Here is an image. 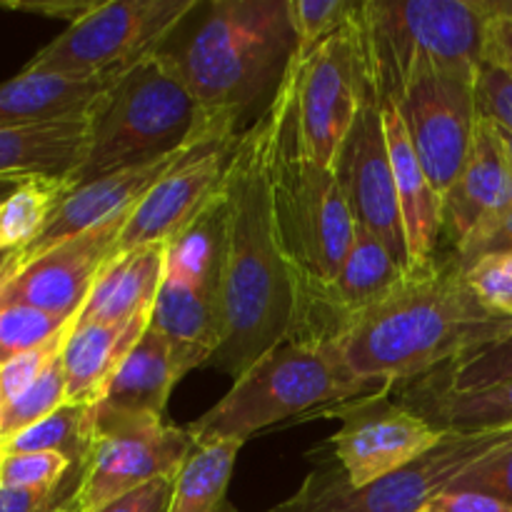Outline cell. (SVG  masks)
<instances>
[{"mask_svg":"<svg viewBox=\"0 0 512 512\" xmlns=\"http://www.w3.org/2000/svg\"><path fill=\"white\" fill-rule=\"evenodd\" d=\"M358 3L350 0H288L290 25L295 35V58H305L318 45L348 25Z\"/></svg>","mask_w":512,"mask_h":512,"instance_id":"836d02e7","label":"cell"},{"mask_svg":"<svg viewBox=\"0 0 512 512\" xmlns=\"http://www.w3.org/2000/svg\"><path fill=\"white\" fill-rule=\"evenodd\" d=\"M420 512H512V505L473 490H445Z\"/></svg>","mask_w":512,"mask_h":512,"instance_id":"7bdbcfd3","label":"cell"},{"mask_svg":"<svg viewBox=\"0 0 512 512\" xmlns=\"http://www.w3.org/2000/svg\"><path fill=\"white\" fill-rule=\"evenodd\" d=\"M25 180H28V178H25ZM20 183H23V180H18V178H0V200L8 198V195L13 193V190L18 188Z\"/></svg>","mask_w":512,"mask_h":512,"instance_id":"bcb514c9","label":"cell"},{"mask_svg":"<svg viewBox=\"0 0 512 512\" xmlns=\"http://www.w3.org/2000/svg\"><path fill=\"white\" fill-rule=\"evenodd\" d=\"M185 375L170 340L150 323L93 405L113 413L165 418L170 393Z\"/></svg>","mask_w":512,"mask_h":512,"instance_id":"7402d4cb","label":"cell"},{"mask_svg":"<svg viewBox=\"0 0 512 512\" xmlns=\"http://www.w3.org/2000/svg\"><path fill=\"white\" fill-rule=\"evenodd\" d=\"M73 320L75 318H60V315L30 308V305L0 308V365L43 345Z\"/></svg>","mask_w":512,"mask_h":512,"instance_id":"e575fe53","label":"cell"},{"mask_svg":"<svg viewBox=\"0 0 512 512\" xmlns=\"http://www.w3.org/2000/svg\"><path fill=\"white\" fill-rule=\"evenodd\" d=\"M463 275L485 308L512 318V250L480 255L463 265Z\"/></svg>","mask_w":512,"mask_h":512,"instance_id":"d590c367","label":"cell"},{"mask_svg":"<svg viewBox=\"0 0 512 512\" xmlns=\"http://www.w3.org/2000/svg\"><path fill=\"white\" fill-rule=\"evenodd\" d=\"M95 443L93 405L65 403L48 418L23 430L8 443L0 445V455L18 453H60L75 465L85 468Z\"/></svg>","mask_w":512,"mask_h":512,"instance_id":"f546056e","label":"cell"},{"mask_svg":"<svg viewBox=\"0 0 512 512\" xmlns=\"http://www.w3.org/2000/svg\"><path fill=\"white\" fill-rule=\"evenodd\" d=\"M495 130H498V138H500V143H503V150H505V155H508V163L512 168V133H508L505 128H500V125H495Z\"/></svg>","mask_w":512,"mask_h":512,"instance_id":"f6af8a7d","label":"cell"},{"mask_svg":"<svg viewBox=\"0 0 512 512\" xmlns=\"http://www.w3.org/2000/svg\"><path fill=\"white\" fill-rule=\"evenodd\" d=\"M65 403H68V383H65L63 360L58 358L28 390L0 405V445L33 428Z\"/></svg>","mask_w":512,"mask_h":512,"instance_id":"d6a6232c","label":"cell"},{"mask_svg":"<svg viewBox=\"0 0 512 512\" xmlns=\"http://www.w3.org/2000/svg\"><path fill=\"white\" fill-rule=\"evenodd\" d=\"M173 483L175 478L155 480V483L133 490V493L125 495V498L105 505V508L98 512H168L170 495H173Z\"/></svg>","mask_w":512,"mask_h":512,"instance_id":"b9f144b4","label":"cell"},{"mask_svg":"<svg viewBox=\"0 0 512 512\" xmlns=\"http://www.w3.org/2000/svg\"><path fill=\"white\" fill-rule=\"evenodd\" d=\"M490 8L495 10V13L500 15H508V18H512V0H488Z\"/></svg>","mask_w":512,"mask_h":512,"instance_id":"7dc6e473","label":"cell"},{"mask_svg":"<svg viewBox=\"0 0 512 512\" xmlns=\"http://www.w3.org/2000/svg\"><path fill=\"white\" fill-rule=\"evenodd\" d=\"M150 323L170 340L185 373L208 365L223 340L220 300L170 275H163Z\"/></svg>","mask_w":512,"mask_h":512,"instance_id":"d4e9b609","label":"cell"},{"mask_svg":"<svg viewBox=\"0 0 512 512\" xmlns=\"http://www.w3.org/2000/svg\"><path fill=\"white\" fill-rule=\"evenodd\" d=\"M240 133L218 135L170 168L128 215L120 230L118 253L140 245H168L190 228L223 193Z\"/></svg>","mask_w":512,"mask_h":512,"instance_id":"5bb4252c","label":"cell"},{"mask_svg":"<svg viewBox=\"0 0 512 512\" xmlns=\"http://www.w3.org/2000/svg\"><path fill=\"white\" fill-rule=\"evenodd\" d=\"M478 68L425 70L393 103L440 198L460 178L473 148L480 123Z\"/></svg>","mask_w":512,"mask_h":512,"instance_id":"7c38bea8","label":"cell"},{"mask_svg":"<svg viewBox=\"0 0 512 512\" xmlns=\"http://www.w3.org/2000/svg\"><path fill=\"white\" fill-rule=\"evenodd\" d=\"M510 428L445 433L433 450L365 488H353L333 460L315 468L293 498L268 512H420L498 448Z\"/></svg>","mask_w":512,"mask_h":512,"instance_id":"ba28073f","label":"cell"},{"mask_svg":"<svg viewBox=\"0 0 512 512\" xmlns=\"http://www.w3.org/2000/svg\"><path fill=\"white\" fill-rule=\"evenodd\" d=\"M383 393L358 378L335 340L293 338L240 375L223 400L188 425L195 445L240 440L285 420L320 418L345 403Z\"/></svg>","mask_w":512,"mask_h":512,"instance_id":"8992f818","label":"cell"},{"mask_svg":"<svg viewBox=\"0 0 512 512\" xmlns=\"http://www.w3.org/2000/svg\"><path fill=\"white\" fill-rule=\"evenodd\" d=\"M475 88H478L480 115L512 133V75L483 60L478 68V78H475Z\"/></svg>","mask_w":512,"mask_h":512,"instance_id":"ab89813d","label":"cell"},{"mask_svg":"<svg viewBox=\"0 0 512 512\" xmlns=\"http://www.w3.org/2000/svg\"><path fill=\"white\" fill-rule=\"evenodd\" d=\"M365 75L378 103H395L425 70L478 68L488 0H368L353 15Z\"/></svg>","mask_w":512,"mask_h":512,"instance_id":"52a82bcc","label":"cell"},{"mask_svg":"<svg viewBox=\"0 0 512 512\" xmlns=\"http://www.w3.org/2000/svg\"><path fill=\"white\" fill-rule=\"evenodd\" d=\"M335 175L343 183L355 223L370 230L390 250L395 263L410 275L408 240L390 165L383 105L378 103L373 90L360 105L358 118L340 148Z\"/></svg>","mask_w":512,"mask_h":512,"instance_id":"9a60e30c","label":"cell"},{"mask_svg":"<svg viewBox=\"0 0 512 512\" xmlns=\"http://www.w3.org/2000/svg\"><path fill=\"white\" fill-rule=\"evenodd\" d=\"M75 468L60 453L0 455V485L8 488H53L65 483Z\"/></svg>","mask_w":512,"mask_h":512,"instance_id":"8d00e7d4","label":"cell"},{"mask_svg":"<svg viewBox=\"0 0 512 512\" xmlns=\"http://www.w3.org/2000/svg\"><path fill=\"white\" fill-rule=\"evenodd\" d=\"M243 445L240 440L195 445L175 475L168 512H240L228 500V488Z\"/></svg>","mask_w":512,"mask_h":512,"instance_id":"f1b7e54d","label":"cell"},{"mask_svg":"<svg viewBox=\"0 0 512 512\" xmlns=\"http://www.w3.org/2000/svg\"><path fill=\"white\" fill-rule=\"evenodd\" d=\"M73 188L70 178H28L0 200V255L33 243Z\"/></svg>","mask_w":512,"mask_h":512,"instance_id":"4dcf8cb0","label":"cell"},{"mask_svg":"<svg viewBox=\"0 0 512 512\" xmlns=\"http://www.w3.org/2000/svg\"><path fill=\"white\" fill-rule=\"evenodd\" d=\"M130 215V213H128ZM128 215L68 238L10 278L0 280V308L30 305L60 318H75L95 280L118 253V238Z\"/></svg>","mask_w":512,"mask_h":512,"instance_id":"2e32d148","label":"cell"},{"mask_svg":"<svg viewBox=\"0 0 512 512\" xmlns=\"http://www.w3.org/2000/svg\"><path fill=\"white\" fill-rule=\"evenodd\" d=\"M225 263V203L220 198L165 245V275L220 300Z\"/></svg>","mask_w":512,"mask_h":512,"instance_id":"83f0119b","label":"cell"},{"mask_svg":"<svg viewBox=\"0 0 512 512\" xmlns=\"http://www.w3.org/2000/svg\"><path fill=\"white\" fill-rule=\"evenodd\" d=\"M283 113L273 150L270 190L280 245L303 298V335L315 305L333 285L350 245L355 223L353 208L335 170L323 168L303 153L295 133V70L290 63L280 83Z\"/></svg>","mask_w":512,"mask_h":512,"instance_id":"5b68a950","label":"cell"},{"mask_svg":"<svg viewBox=\"0 0 512 512\" xmlns=\"http://www.w3.org/2000/svg\"><path fill=\"white\" fill-rule=\"evenodd\" d=\"M8 260H10V253H3V255H0V278H3L5 268H8Z\"/></svg>","mask_w":512,"mask_h":512,"instance_id":"c3c4849f","label":"cell"},{"mask_svg":"<svg viewBox=\"0 0 512 512\" xmlns=\"http://www.w3.org/2000/svg\"><path fill=\"white\" fill-rule=\"evenodd\" d=\"M163 275L165 245H140L118 253L98 275L83 308L75 315V323H125L153 310Z\"/></svg>","mask_w":512,"mask_h":512,"instance_id":"603a6c76","label":"cell"},{"mask_svg":"<svg viewBox=\"0 0 512 512\" xmlns=\"http://www.w3.org/2000/svg\"><path fill=\"white\" fill-rule=\"evenodd\" d=\"M198 0H105L33 55L30 73L120 78L158 53Z\"/></svg>","mask_w":512,"mask_h":512,"instance_id":"9c48e42d","label":"cell"},{"mask_svg":"<svg viewBox=\"0 0 512 512\" xmlns=\"http://www.w3.org/2000/svg\"><path fill=\"white\" fill-rule=\"evenodd\" d=\"M73 325L75 320L65 325L58 335H53V338L45 340L43 345H38V348L28 350V353L18 355V358L0 365V405L18 398L23 390H28L30 385L53 365V360H58L60 355H63V348L65 343H68Z\"/></svg>","mask_w":512,"mask_h":512,"instance_id":"74e56055","label":"cell"},{"mask_svg":"<svg viewBox=\"0 0 512 512\" xmlns=\"http://www.w3.org/2000/svg\"><path fill=\"white\" fill-rule=\"evenodd\" d=\"M390 393L393 390L365 395L320 415L343 420L330 445L335 465L353 488H365L405 468L433 450L445 435L405 403L390 400Z\"/></svg>","mask_w":512,"mask_h":512,"instance_id":"4fadbf2b","label":"cell"},{"mask_svg":"<svg viewBox=\"0 0 512 512\" xmlns=\"http://www.w3.org/2000/svg\"><path fill=\"white\" fill-rule=\"evenodd\" d=\"M280 113L278 88L258 120L240 133L225 173L223 340L208 368L235 380L270 350L298 338L303 325V298L280 245L270 190Z\"/></svg>","mask_w":512,"mask_h":512,"instance_id":"6da1fadb","label":"cell"},{"mask_svg":"<svg viewBox=\"0 0 512 512\" xmlns=\"http://www.w3.org/2000/svg\"><path fill=\"white\" fill-rule=\"evenodd\" d=\"M55 512H75V510H73V505H65V508H60V510H55Z\"/></svg>","mask_w":512,"mask_h":512,"instance_id":"681fc988","label":"cell"},{"mask_svg":"<svg viewBox=\"0 0 512 512\" xmlns=\"http://www.w3.org/2000/svg\"><path fill=\"white\" fill-rule=\"evenodd\" d=\"M503 250H512V210L503 218L480 228L475 235H470L453 255L460 260V265H468L480 255L503 253Z\"/></svg>","mask_w":512,"mask_h":512,"instance_id":"60d3db41","label":"cell"},{"mask_svg":"<svg viewBox=\"0 0 512 512\" xmlns=\"http://www.w3.org/2000/svg\"><path fill=\"white\" fill-rule=\"evenodd\" d=\"M215 138H218V135H215ZM205 143H208V140H205ZM205 143L190 145V148L178 150V153L173 155H165V158L153 160V163L115 170V173L100 175V178L90 180V183L75 185V188L65 195L63 203L58 205V210H55L53 218L48 220V225L40 230L38 238H35L33 243L25 245V248L10 253L8 268H5L3 278L0 280L15 275L18 270H23L25 265L38 260L40 255L53 250L55 245L65 243L68 238H75V235L85 233V230L98 228V225L108 223L110 218L133 213V208L143 200V195L148 193L170 168H175L185 155L193 153L195 148H200V145Z\"/></svg>","mask_w":512,"mask_h":512,"instance_id":"e0dca14e","label":"cell"},{"mask_svg":"<svg viewBox=\"0 0 512 512\" xmlns=\"http://www.w3.org/2000/svg\"><path fill=\"white\" fill-rule=\"evenodd\" d=\"M425 385L448 393H468V390L493 388V385L512 383V330L495 343L473 350L453 365L425 375Z\"/></svg>","mask_w":512,"mask_h":512,"instance_id":"1f68e13d","label":"cell"},{"mask_svg":"<svg viewBox=\"0 0 512 512\" xmlns=\"http://www.w3.org/2000/svg\"><path fill=\"white\" fill-rule=\"evenodd\" d=\"M163 45L205 110L240 123L273 100L295 55L288 0L200 3Z\"/></svg>","mask_w":512,"mask_h":512,"instance_id":"3957f363","label":"cell"},{"mask_svg":"<svg viewBox=\"0 0 512 512\" xmlns=\"http://www.w3.org/2000/svg\"><path fill=\"white\" fill-rule=\"evenodd\" d=\"M358 10V8H355ZM355 15V13H353ZM295 133L303 153L335 170L370 88L353 18L305 58H295Z\"/></svg>","mask_w":512,"mask_h":512,"instance_id":"8fae6325","label":"cell"},{"mask_svg":"<svg viewBox=\"0 0 512 512\" xmlns=\"http://www.w3.org/2000/svg\"><path fill=\"white\" fill-rule=\"evenodd\" d=\"M90 118L0 128V178H70L88 148Z\"/></svg>","mask_w":512,"mask_h":512,"instance_id":"484cf974","label":"cell"},{"mask_svg":"<svg viewBox=\"0 0 512 512\" xmlns=\"http://www.w3.org/2000/svg\"><path fill=\"white\" fill-rule=\"evenodd\" d=\"M398 400L423 415L440 433H478L512 425V383L448 393L430 388L423 380H413L403 385Z\"/></svg>","mask_w":512,"mask_h":512,"instance_id":"4316f807","label":"cell"},{"mask_svg":"<svg viewBox=\"0 0 512 512\" xmlns=\"http://www.w3.org/2000/svg\"><path fill=\"white\" fill-rule=\"evenodd\" d=\"M483 60L498 65V68H503L505 73L512 75V18L495 13L493 8H490V23L488 35H485Z\"/></svg>","mask_w":512,"mask_h":512,"instance_id":"ee69618b","label":"cell"},{"mask_svg":"<svg viewBox=\"0 0 512 512\" xmlns=\"http://www.w3.org/2000/svg\"><path fill=\"white\" fill-rule=\"evenodd\" d=\"M115 80L23 70L0 83V128L90 118Z\"/></svg>","mask_w":512,"mask_h":512,"instance_id":"44dd1931","label":"cell"},{"mask_svg":"<svg viewBox=\"0 0 512 512\" xmlns=\"http://www.w3.org/2000/svg\"><path fill=\"white\" fill-rule=\"evenodd\" d=\"M380 105H383L395 190H398L400 213H403L405 240H408L410 275H415L438 263V243L443 238V198L425 175L398 108L393 103Z\"/></svg>","mask_w":512,"mask_h":512,"instance_id":"ffe728a7","label":"cell"},{"mask_svg":"<svg viewBox=\"0 0 512 512\" xmlns=\"http://www.w3.org/2000/svg\"><path fill=\"white\" fill-rule=\"evenodd\" d=\"M512 210V168L493 120L480 115L463 173L443 195V238L453 253L480 228Z\"/></svg>","mask_w":512,"mask_h":512,"instance_id":"d6986e66","label":"cell"},{"mask_svg":"<svg viewBox=\"0 0 512 512\" xmlns=\"http://www.w3.org/2000/svg\"><path fill=\"white\" fill-rule=\"evenodd\" d=\"M238 120L205 110L190 93L163 48L120 75L95 113L83 163L73 185L173 155L223 133H238Z\"/></svg>","mask_w":512,"mask_h":512,"instance_id":"277c9868","label":"cell"},{"mask_svg":"<svg viewBox=\"0 0 512 512\" xmlns=\"http://www.w3.org/2000/svg\"><path fill=\"white\" fill-rule=\"evenodd\" d=\"M83 468L73 470L65 483L53 488H8L0 485V512H55L65 505H73L80 488Z\"/></svg>","mask_w":512,"mask_h":512,"instance_id":"f35d334b","label":"cell"},{"mask_svg":"<svg viewBox=\"0 0 512 512\" xmlns=\"http://www.w3.org/2000/svg\"><path fill=\"white\" fill-rule=\"evenodd\" d=\"M95 443L75 493V512H98L143 485L175 478L195 443L188 428L158 415L113 413L93 405Z\"/></svg>","mask_w":512,"mask_h":512,"instance_id":"30bf717a","label":"cell"},{"mask_svg":"<svg viewBox=\"0 0 512 512\" xmlns=\"http://www.w3.org/2000/svg\"><path fill=\"white\" fill-rule=\"evenodd\" d=\"M512 330V318L485 308L455 255L408 275L393 295L343 328L345 363L358 378L393 390L433 375Z\"/></svg>","mask_w":512,"mask_h":512,"instance_id":"7a4b0ae2","label":"cell"},{"mask_svg":"<svg viewBox=\"0 0 512 512\" xmlns=\"http://www.w3.org/2000/svg\"><path fill=\"white\" fill-rule=\"evenodd\" d=\"M405 278L408 273L395 263L390 250L370 230L358 225L353 245H350L333 285L318 300L300 338H338L345 325L383 303L403 285Z\"/></svg>","mask_w":512,"mask_h":512,"instance_id":"ac0fdd59","label":"cell"},{"mask_svg":"<svg viewBox=\"0 0 512 512\" xmlns=\"http://www.w3.org/2000/svg\"><path fill=\"white\" fill-rule=\"evenodd\" d=\"M150 320H153V310H145L125 323L73 325L63 355H60L65 383H68V403L93 405L100 398L120 363L143 338Z\"/></svg>","mask_w":512,"mask_h":512,"instance_id":"cb8c5ba5","label":"cell"}]
</instances>
